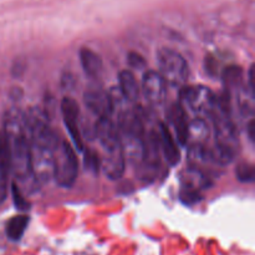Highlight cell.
<instances>
[{
    "label": "cell",
    "mask_w": 255,
    "mask_h": 255,
    "mask_svg": "<svg viewBox=\"0 0 255 255\" xmlns=\"http://www.w3.org/2000/svg\"><path fill=\"white\" fill-rule=\"evenodd\" d=\"M100 168H102L107 178L112 179V181L121 178L125 173V168H126V157H125L124 148L106 152Z\"/></svg>",
    "instance_id": "obj_10"
},
{
    "label": "cell",
    "mask_w": 255,
    "mask_h": 255,
    "mask_svg": "<svg viewBox=\"0 0 255 255\" xmlns=\"http://www.w3.org/2000/svg\"><path fill=\"white\" fill-rule=\"evenodd\" d=\"M80 61L85 74L90 77H97L102 71V60L99 54L89 47H82L80 51Z\"/></svg>",
    "instance_id": "obj_14"
},
{
    "label": "cell",
    "mask_w": 255,
    "mask_h": 255,
    "mask_svg": "<svg viewBox=\"0 0 255 255\" xmlns=\"http://www.w3.org/2000/svg\"><path fill=\"white\" fill-rule=\"evenodd\" d=\"M61 114L64 117L65 126H66L67 131H69L70 136L74 141V144L79 151H82L84 149V141H82L81 132H80V110L76 101L70 99V97H65L61 102Z\"/></svg>",
    "instance_id": "obj_7"
},
{
    "label": "cell",
    "mask_w": 255,
    "mask_h": 255,
    "mask_svg": "<svg viewBox=\"0 0 255 255\" xmlns=\"http://www.w3.org/2000/svg\"><path fill=\"white\" fill-rule=\"evenodd\" d=\"M254 119L249 120V124H248V133H249V138L251 141H254L255 138V134H254Z\"/></svg>",
    "instance_id": "obj_26"
},
{
    "label": "cell",
    "mask_w": 255,
    "mask_h": 255,
    "mask_svg": "<svg viewBox=\"0 0 255 255\" xmlns=\"http://www.w3.org/2000/svg\"><path fill=\"white\" fill-rule=\"evenodd\" d=\"M142 91L149 104L158 106L163 104L166 100V81L157 71L148 70L144 72L143 79H142Z\"/></svg>",
    "instance_id": "obj_9"
},
{
    "label": "cell",
    "mask_w": 255,
    "mask_h": 255,
    "mask_svg": "<svg viewBox=\"0 0 255 255\" xmlns=\"http://www.w3.org/2000/svg\"><path fill=\"white\" fill-rule=\"evenodd\" d=\"M159 153H161V148H159L158 133L151 132L144 138L143 157H142L141 163L138 164V172L141 179L146 182L153 181L154 177H156L157 169L159 168V162H161Z\"/></svg>",
    "instance_id": "obj_6"
},
{
    "label": "cell",
    "mask_w": 255,
    "mask_h": 255,
    "mask_svg": "<svg viewBox=\"0 0 255 255\" xmlns=\"http://www.w3.org/2000/svg\"><path fill=\"white\" fill-rule=\"evenodd\" d=\"M85 168L89 169L92 173H97V171L100 169V166H101V162L97 158V154L95 152L87 149L86 153H85V159H84Z\"/></svg>",
    "instance_id": "obj_22"
},
{
    "label": "cell",
    "mask_w": 255,
    "mask_h": 255,
    "mask_svg": "<svg viewBox=\"0 0 255 255\" xmlns=\"http://www.w3.org/2000/svg\"><path fill=\"white\" fill-rule=\"evenodd\" d=\"M7 154L9 167L15 179L26 184L34 179L30 166V144L27 134L25 115L16 109H11L5 114L4 131H2Z\"/></svg>",
    "instance_id": "obj_1"
},
{
    "label": "cell",
    "mask_w": 255,
    "mask_h": 255,
    "mask_svg": "<svg viewBox=\"0 0 255 255\" xmlns=\"http://www.w3.org/2000/svg\"><path fill=\"white\" fill-rule=\"evenodd\" d=\"M127 61H128L129 66L133 67V69L142 70L146 67V60L137 52H129L128 56H127Z\"/></svg>",
    "instance_id": "obj_24"
},
{
    "label": "cell",
    "mask_w": 255,
    "mask_h": 255,
    "mask_svg": "<svg viewBox=\"0 0 255 255\" xmlns=\"http://www.w3.org/2000/svg\"><path fill=\"white\" fill-rule=\"evenodd\" d=\"M7 196V171L0 168V203L5 201Z\"/></svg>",
    "instance_id": "obj_25"
},
{
    "label": "cell",
    "mask_w": 255,
    "mask_h": 255,
    "mask_svg": "<svg viewBox=\"0 0 255 255\" xmlns=\"http://www.w3.org/2000/svg\"><path fill=\"white\" fill-rule=\"evenodd\" d=\"M158 74L162 79L173 87H183L189 76L188 64L186 59L177 51L162 47L157 51Z\"/></svg>",
    "instance_id": "obj_2"
},
{
    "label": "cell",
    "mask_w": 255,
    "mask_h": 255,
    "mask_svg": "<svg viewBox=\"0 0 255 255\" xmlns=\"http://www.w3.org/2000/svg\"><path fill=\"white\" fill-rule=\"evenodd\" d=\"M179 197H181V201L184 204H187V206H193V204L198 203L201 201L202 193L201 189L196 188V187L189 186V184H182Z\"/></svg>",
    "instance_id": "obj_19"
},
{
    "label": "cell",
    "mask_w": 255,
    "mask_h": 255,
    "mask_svg": "<svg viewBox=\"0 0 255 255\" xmlns=\"http://www.w3.org/2000/svg\"><path fill=\"white\" fill-rule=\"evenodd\" d=\"M119 84V90L122 96L128 102H137L139 97V87L133 72L129 71V70H124V71L120 72Z\"/></svg>",
    "instance_id": "obj_13"
},
{
    "label": "cell",
    "mask_w": 255,
    "mask_h": 255,
    "mask_svg": "<svg viewBox=\"0 0 255 255\" xmlns=\"http://www.w3.org/2000/svg\"><path fill=\"white\" fill-rule=\"evenodd\" d=\"M79 173V163L76 154L66 141H59L54 153L52 177L56 183L64 188L74 186Z\"/></svg>",
    "instance_id": "obj_3"
},
{
    "label": "cell",
    "mask_w": 255,
    "mask_h": 255,
    "mask_svg": "<svg viewBox=\"0 0 255 255\" xmlns=\"http://www.w3.org/2000/svg\"><path fill=\"white\" fill-rule=\"evenodd\" d=\"M27 224H29V216L26 214L12 217L6 223V236L11 241H19L24 236Z\"/></svg>",
    "instance_id": "obj_15"
},
{
    "label": "cell",
    "mask_w": 255,
    "mask_h": 255,
    "mask_svg": "<svg viewBox=\"0 0 255 255\" xmlns=\"http://www.w3.org/2000/svg\"><path fill=\"white\" fill-rule=\"evenodd\" d=\"M179 97L194 114L212 117L217 112L216 94L203 85L183 86L179 92Z\"/></svg>",
    "instance_id": "obj_4"
},
{
    "label": "cell",
    "mask_w": 255,
    "mask_h": 255,
    "mask_svg": "<svg viewBox=\"0 0 255 255\" xmlns=\"http://www.w3.org/2000/svg\"><path fill=\"white\" fill-rule=\"evenodd\" d=\"M223 82H224V89L231 90L233 89H241L242 82H243V70L236 65H231V66L226 67L223 71Z\"/></svg>",
    "instance_id": "obj_17"
},
{
    "label": "cell",
    "mask_w": 255,
    "mask_h": 255,
    "mask_svg": "<svg viewBox=\"0 0 255 255\" xmlns=\"http://www.w3.org/2000/svg\"><path fill=\"white\" fill-rule=\"evenodd\" d=\"M238 106L241 110L242 116L252 120L254 116V97L255 94L249 89H244L243 86L238 90Z\"/></svg>",
    "instance_id": "obj_16"
},
{
    "label": "cell",
    "mask_w": 255,
    "mask_h": 255,
    "mask_svg": "<svg viewBox=\"0 0 255 255\" xmlns=\"http://www.w3.org/2000/svg\"><path fill=\"white\" fill-rule=\"evenodd\" d=\"M84 102L87 109L96 115L97 119H111L114 114L109 92L100 87H92L84 94Z\"/></svg>",
    "instance_id": "obj_8"
},
{
    "label": "cell",
    "mask_w": 255,
    "mask_h": 255,
    "mask_svg": "<svg viewBox=\"0 0 255 255\" xmlns=\"http://www.w3.org/2000/svg\"><path fill=\"white\" fill-rule=\"evenodd\" d=\"M158 141L159 148L169 166H177L181 161V151H179L178 144L172 136L171 131L164 124H159Z\"/></svg>",
    "instance_id": "obj_11"
},
{
    "label": "cell",
    "mask_w": 255,
    "mask_h": 255,
    "mask_svg": "<svg viewBox=\"0 0 255 255\" xmlns=\"http://www.w3.org/2000/svg\"><path fill=\"white\" fill-rule=\"evenodd\" d=\"M236 176L238 181L241 182H246V183L253 182L255 178L254 166L252 163H248V162H243V163L238 164L236 168Z\"/></svg>",
    "instance_id": "obj_20"
},
{
    "label": "cell",
    "mask_w": 255,
    "mask_h": 255,
    "mask_svg": "<svg viewBox=\"0 0 255 255\" xmlns=\"http://www.w3.org/2000/svg\"><path fill=\"white\" fill-rule=\"evenodd\" d=\"M168 117L176 132V139L181 146H186L189 139V124L187 121V115L183 106L181 104L172 105Z\"/></svg>",
    "instance_id": "obj_12"
},
{
    "label": "cell",
    "mask_w": 255,
    "mask_h": 255,
    "mask_svg": "<svg viewBox=\"0 0 255 255\" xmlns=\"http://www.w3.org/2000/svg\"><path fill=\"white\" fill-rule=\"evenodd\" d=\"M11 194H12V201H14L15 207L20 211H27L30 209V203L24 198V196L21 194L19 187L16 186V183H12L11 186Z\"/></svg>",
    "instance_id": "obj_21"
},
{
    "label": "cell",
    "mask_w": 255,
    "mask_h": 255,
    "mask_svg": "<svg viewBox=\"0 0 255 255\" xmlns=\"http://www.w3.org/2000/svg\"><path fill=\"white\" fill-rule=\"evenodd\" d=\"M212 119L214 120V136H216L214 146L236 156L239 149V137L236 125L231 120V116L216 112Z\"/></svg>",
    "instance_id": "obj_5"
},
{
    "label": "cell",
    "mask_w": 255,
    "mask_h": 255,
    "mask_svg": "<svg viewBox=\"0 0 255 255\" xmlns=\"http://www.w3.org/2000/svg\"><path fill=\"white\" fill-rule=\"evenodd\" d=\"M0 168L5 169V171L9 172V154H7L6 149V143H5V139L2 133H0Z\"/></svg>",
    "instance_id": "obj_23"
},
{
    "label": "cell",
    "mask_w": 255,
    "mask_h": 255,
    "mask_svg": "<svg viewBox=\"0 0 255 255\" xmlns=\"http://www.w3.org/2000/svg\"><path fill=\"white\" fill-rule=\"evenodd\" d=\"M209 136V128L208 125L204 120L197 119L193 122L189 124V137L188 138H193L192 143H198V144H204V142L207 141Z\"/></svg>",
    "instance_id": "obj_18"
}]
</instances>
